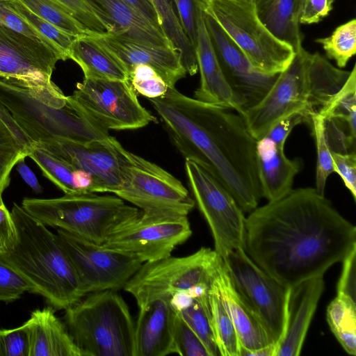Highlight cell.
<instances>
[{"instance_id": "obj_37", "label": "cell", "mask_w": 356, "mask_h": 356, "mask_svg": "<svg viewBox=\"0 0 356 356\" xmlns=\"http://www.w3.org/2000/svg\"><path fill=\"white\" fill-rule=\"evenodd\" d=\"M18 1L35 15L71 35L88 34L76 19L51 0Z\"/></svg>"}, {"instance_id": "obj_46", "label": "cell", "mask_w": 356, "mask_h": 356, "mask_svg": "<svg viewBox=\"0 0 356 356\" xmlns=\"http://www.w3.org/2000/svg\"><path fill=\"white\" fill-rule=\"evenodd\" d=\"M334 172L342 179L345 186L356 200V153L332 152Z\"/></svg>"}, {"instance_id": "obj_33", "label": "cell", "mask_w": 356, "mask_h": 356, "mask_svg": "<svg viewBox=\"0 0 356 356\" xmlns=\"http://www.w3.org/2000/svg\"><path fill=\"white\" fill-rule=\"evenodd\" d=\"M10 7L41 37L45 44L58 53L63 60L69 59V51L76 37L38 17L18 0H8Z\"/></svg>"}, {"instance_id": "obj_12", "label": "cell", "mask_w": 356, "mask_h": 356, "mask_svg": "<svg viewBox=\"0 0 356 356\" xmlns=\"http://www.w3.org/2000/svg\"><path fill=\"white\" fill-rule=\"evenodd\" d=\"M67 100L77 114L107 132L142 128L156 120L140 104L129 80L84 78Z\"/></svg>"}, {"instance_id": "obj_18", "label": "cell", "mask_w": 356, "mask_h": 356, "mask_svg": "<svg viewBox=\"0 0 356 356\" xmlns=\"http://www.w3.org/2000/svg\"><path fill=\"white\" fill-rule=\"evenodd\" d=\"M204 19L227 82L244 102L245 110L256 105L266 95L277 74L269 76L258 73L240 48L216 20L204 11Z\"/></svg>"}, {"instance_id": "obj_25", "label": "cell", "mask_w": 356, "mask_h": 356, "mask_svg": "<svg viewBox=\"0 0 356 356\" xmlns=\"http://www.w3.org/2000/svg\"><path fill=\"white\" fill-rule=\"evenodd\" d=\"M105 24L109 33L154 44L171 46L156 29L124 0H83Z\"/></svg>"}, {"instance_id": "obj_43", "label": "cell", "mask_w": 356, "mask_h": 356, "mask_svg": "<svg viewBox=\"0 0 356 356\" xmlns=\"http://www.w3.org/2000/svg\"><path fill=\"white\" fill-rule=\"evenodd\" d=\"M25 292L34 293L33 287L13 268L0 259V303L15 301Z\"/></svg>"}, {"instance_id": "obj_21", "label": "cell", "mask_w": 356, "mask_h": 356, "mask_svg": "<svg viewBox=\"0 0 356 356\" xmlns=\"http://www.w3.org/2000/svg\"><path fill=\"white\" fill-rule=\"evenodd\" d=\"M195 52L200 83L195 90L194 98L235 111L242 115L245 110L244 102L233 91L224 76L205 26L203 9L199 19Z\"/></svg>"}, {"instance_id": "obj_34", "label": "cell", "mask_w": 356, "mask_h": 356, "mask_svg": "<svg viewBox=\"0 0 356 356\" xmlns=\"http://www.w3.org/2000/svg\"><path fill=\"white\" fill-rule=\"evenodd\" d=\"M323 119L332 118L356 128V66L342 87L318 111Z\"/></svg>"}, {"instance_id": "obj_29", "label": "cell", "mask_w": 356, "mask_h": 356, "mask_svg": "<svg viewBox=\"0 0 356 356\" xmlns=\"http://www.w3.org/2000/svg\"><path fill=\"white\" fill-rule=\"evenodd\" d=\"M32 142L0 102V186L10 181L13 167L29 156Z\"/></svg>"}, {"instance_id": "obj_56", "label": "cell", "mask_w": 356, "mask_h": 356, "mask_svg": "<svg viewBox=\"0 0 356 356\" xmlns=\"http://www.w3.org/2000/svg\"><path fill=\"white\" fill-rule=\"evenodd\" d=\"M1 0H0V2H1Z\"/></svg>"}, {"instance_id": "obj_27", "label": "cell", "mask_w": 356, "mask_h": 356, "mask_svg": "<svg viewBox=\"0 0 356 356\" xmlns=\"http://www.w3.org/2000/svg\"><path fill=\"white\" fill-rule=\"evenodd\" d=\"M69 59L79 65L84 78L129 80L124 65L94 35L76 37L70 49Z\"/></svg>"}, {"instance_id": "obj_54", "label": "cell", "mask_w": 356, "mask_h": 356, "mask_svg": "<svg viewBox=\"0 0 356 356\" xmlns=\"http://www.w3.org/2000/svg\"><path fill=\"white\" fill-rule=\"evenodd\" d=\"M73 181L78 193H93V179L88 172L81 170H75Z\"/></svg>"}, {"instance_id": "obj_39", "label": "cell", "mask_w": 356, "mask_h": 356, "mask_svg": "<svg viewBox=\"0 0 356 356\" xmlns=\"http://www.w3.org/2000/svg\"><path fill=\"white\" fill-rule=\"evenodd\" d=\"M178 314L200 338L210 356L219 355L210 323L209 306L204 305L199 300H195Z\"/></svg>"}, {"instance_id": "obj_31", "label": "cell", "mask_w": 356, "mask_h": 356, "mask_svg": "<svg viewBox=\"0 0 356 356\" xmlns=\"http://www.w3.org/2000/svg\"><path fill=\"white\" fill-rule=\"evenodd\" d=\"M209 305L210 323L219 355L241 356L239 339L232 318L224 305L215 275L209 290Z\"/></svg>"}, {"instance_id": "obj_35", "label": "cell", "mask_w": 356, "mask_h": 356, "mask_svg": "<svg viewBox=\"0 0 356 356\" xmlns=\"http://www.w3.org/2000/svg\"><path fill=\"white\" fill-rule=\"evenodd\" d=\"M316 42L324 49L327 58L334 60L339 68L346 66L356 52V20L353 19L337 26L327 37Z\"/></svg>"}, {"instance_id": "obj_32", "label": "cell", "mask_w": 356, "mask_h": 356, "mask_svg": "<svg viewBox=\"0 0 356 356\" xmlns=\"http://www.w3.org/2000/svg\"><path fill=\"white\" fill-rule=\"evenodd\" d=\"M330 328L344 350L356 355V300L337 295L327 308Z\"/></svg>"}, {"instance_id": "obj_8", "label": "cell", "mask_w": 356, "mask_h": 356, "mask_svg": "<svg viewBox=\"0 0 356 356\" xmlns=\"http://www.w3.org/2000/svg\"><path fill=\"white\" fill-rule=\"evenodd\" d=\"M202 7L240 48L258 73L275 76L291 61L293 49L264 25L253 0H208L202 2Z\"/></svg>"}, {"instance_id": "obj_14", "label": "cell", "mask_w": 356, "mask_h": 356, "mask_svg": "<svg viewBox=\"0 0 356 356\" xmlns=\"http://www.w3.org/2000/svg\"><path fill=\"white\" fill-rule=\"evenodd\" d=\"M222 261L235 288L277 346L285 332L289 288L260 268L243 248L229 252Z\"/></svg>"}, {"instance_id": "obj_51", "label": "cell", "mask_w": 356, "mask_h": 356, "mask_svg": "<svg viewBox=\"0 0 356 356\" xmlns=\"http://www.w3.org/2000/svg\"><path fill=\"white\" fill-rule=\"evenodd\" d=\"M334 1V0H300V24L318 23L330 14Z\"/></svg>"}, {"instance_id": "obj_15", "label": "cell", "mask_w": 356, "mask_h": 356, "mask_svg": "<svg viewBox=\"0 0 356 356\" xmlns=\"http://www.w3.org/2000/svg\"><path fill=\"white\" fill-rule=\"evenodd\" d=\"M56 236L73 265L84 296L123 289L143 264L131 255L60 229Z\"/></svg>"}, {"instance_id": "obj_13", "label": "cell", "mask_w": 356, "mask_h": 356, "mask_svg": "<svg viewBox=\"0 0 356 356\" xmlns=\"http://www.w3.org/2000/svg\"><path fill=\"white\" fill-rule=\"evenodd\" d=\"M185 170L195 203L210 228L214 250L222 259L234 250L244 249L246 218L234 197L196 163L186 160Z\"/></svg>"}, {"instance_id": "obj_44", "label": "cell", "mask_w": 356, "mask_h": 356, "mask_svg": "<svg viewBox=\"0 0 356 356\" xmlns=\"http://www.w3.org/2000/svg\"><path fill=\"white\" fill-rule=\"evenodd\" d=\"M181 28L195 49L198 35V23L202 11L200 0H173Z\"/></svg>"}, {"instance_id": "obj_47", "label": "cell", "mask_w": 356, "mask_h": 356, "mask_svg": "<svg viewBox=\"0 0 356 356\" xmlns=\"http://www.w3.org/2000/svg\"><path fill=\"white\" fill-rule=\"evenodd\" d=\"M9 184L6 182L0 186V254L10 250L17 238L16 227L11 212L6 207L2 198L3 192Z\"/></svg>"}, {"instance_id": "obj_7", "label": "cell", "mask_w": 356, "mask_h": 356, "mask_svg": "<svg viewBox=\"0 0 356 356\" xmlns=\"http://www.w3.org/2000/svg\"><path fill=\"white\" fill-rule=\"evenodd\" d=\"M22 208L45 225L103 244L119 225L138 216L140 211L115 195L95 193L65 194L51 199L24 198Z\"/></svg>"}, {"instance_id": "obj_53", "label": "cell", "mask_w": 356, "mask_h": 356, "mask_svg": "<svg viewBox=\"0 0 356 356\" xmlns=\"http://www.w3.org/2000/svg\"><path fill=\"white\" fill-rule=\"evenodd\" d=\"M15 165L17 172L25 183L36 193H41L42 191V187L35 174L26 164L25 159H20Z\"/></svg>"}, {"instance_id": "obj_1", "label": "cell", "mask_w": 356, "mask_h": 356, "mask_svg": "<svg viewBox=\"0 0 356 356\" xmlns=\"http://www.w3.org/2000/svg\"><path fill=\"white\" fill-rule=\"evenodd\" d=\"M355 248V226L316 188H293L245 218L244 250L288 288L323 276Z\"/></svg>"}, {"instance_id": "obj_10", "label": "cell", "mask_w": 356, "mask_h": 356, "mask_svg": "<svg viewBox=\"0 0 356 356\" xmlns=\"http://www.w3.org/2000/svg\"><path fill=\"white\" fill-rule=\"evenodd\" d=\"M0 102L33 144L54 140L85 143L110 136L68 104L52 108L34 98L26 88L1 78Z\"/></svg>"}, {"instance_id": "obj_48", "label": "cell", "mask_w": 356, "mask_h": 356, "mask_svg": "<svg viewBox=\"0 0 356 356\" xmlns=\"http://www.w3.org/2000/svg\"><path fill=\"white\" fill-rule=\"evenodd\" d=\"M311 116L305 113H294L277 122L266 134V137L280 147H284L286 138L293 129L298 124L309 125Z\"/></svg>"}, {"instance_id": "obj_40", "label": "cell", "mask_w": 356, "mask_h": 356, "mask_svg": "<svg viewBox=\"0 0 356 356\" xmlns=\"http://www.w3.org/2000/svg\"><path fill=\"white\" fill-rule=\"evenodd\" d=\"M129 75L135 91L148 99L161 97L168 89L164 80L149 65H135L129 71Z\"/></svg>"}, {"instance_id": "obj_2", "label": "cell", "mask_w": 356, "mask_h": 356, "mask_svg": "<svg viewBox=\"0 0 356 356\" xmlns=\"http://www.w3.org/2000/svg\"><path fill=\"white\" fill-rule=\"evenodd\" d=\"M149 100L186 160L196 163L216 179L243 212L258 207L262 195L257 140L241 115L186 96L175 88Z\"/></svg>"}, {"instance_id": "obj_30", "label": "cell", "mask_w": 356, "mask_h": 356, "mask_svg": "<svg viewBox=\"0 0 356 356\" xmlns=\"http://www.w3.org/2000/svg\"><path fill=\"white\" fill-rule=\"evenodd\" d=\"M158 17L159 26L172 47L181 57L187 74L198 71L195 49L185 35L180 24L173 0H150Z\"/></svg>"}, {"instance_id": "obj_28", "label": "cell", "mask_w": 356, "mask_h": 356, "mask_svg": "<svg viewBox=\"0 0 356 356\" xmlns=\"http://www.w3.org/2000/svg\"><path fill=\"white\" fill-rule=\"evenodd\" d=\"M257 14L278 40L298 51L302 47L300 0H253Z\"/></svg>"}, {"instance_id": "obj_49", "label": "cell", "mask_w": 356, "mask_h": 356, "mask_svg": "<svg viewBox=\"0 0 356 356\" xmlns=\"http://www.w3.org/2000/svg\"><path fill=\"white\" fill-rule=\"evenodd\" d=\"M342 270L337 286V294L356 300V248L341 261Z\"/></svg>"}, {"instance_id": "obj_45", "label": "cell", "mask_w": 356, "mask_h": 356, "mask_svg": "<svg viewBox=\"0 0 356 356\" xmlns=\"http://www.w3.org/2000/svg\"><path fill=\"white\" fill-rule=\"evenodd\" d=\"M29 337L25 325L0 330V356H29Z\"/></svg>"}, {"instance_id": "obj_16", "label": "cell", "mask_w": 356, "mask_h": 356, "mask_svg": "<svg viewBox=\"0 0 356 356\" xmlns=\"http://www.w3.org/2000/svg\"><path fill=\"white\" fill-rule=\"evenodd\" d=\"M33 146L57 156L75 170L90 174L93 193H114L122 185L129 152L113 136L85 143L54 140L34 143Z\"/></svg>"}, {"instance_id": "obj_19", "label": "cell", "mask_w": 356, "mask_h": 356, "mask_svg": "<svg viewBox=\"0 0 356 356\" xmlns=\"http://www.w3.org/2000/svg\"><path fill=\"white\" fill-rule=\"evenodd\" d=\"M94 36L120 60L128 73L135 65H149L168 88H175L187 74L179 53L171 46L146 43L113 33Z\"/></svg>"}, {"instance_id": "obj_22", "label": "cell", "mask_w": 356, "mask_h": 356, "mask_svg": "<svg viewBox=\"0 0 356 356\" xmlns=\"http://www.w3.org/2000/svg\"><path fill=\"white\" fill-rule=\"evenodd\" d=\"M215 279L236 331L241 356H252L257 350L274 344L257 315L235 288L222 259L217 266Z\"/></svg>"}, {"instance_id": "obj_36", "label": "cell", "mask_w": 356, "mask_h": 356, "mask_svg": "<svg viewBox=\"0 0 356 356\" xmlns=\"http://www.w3.org/2000/svg\"><path fill=\"white\" fill-rule=\"evenodd\" d=\"M29 156L40 167L44 176L65 194L78 193L73 181L75 169L67 162L35 146H32Z\"/></svg>"}, {"instance_id": "obj_24", "label": "cell", "mask_w": 356, "mask_h": 356, "mask_svg": "<svg viewBox=\"0 0 356 356\" xmlns=\"http://www.w3.org/2000/svg\"><path fill=\"white\" fill-rule=\"evenodd\" d=\"M256 161L262 197L268 202L280 199L293 189L302 164L300 159H289L284 147L266 137L257 140Z\"/></svg>"}, {"instance_id": "obj_4", "label": "cell", "mask_w": 356, "mask_h": 356, "mask_svg": "<svg viewBox=\"0 0 356 356\" xmlns=\"http://www.w3.org/2000/svg\"><path fill=\"white\" fill-rule=\"evenodd\" d=\"M11 214L17 232L14 247L0 259L31 284L56 309H67L84 294L73 265L56 234L14 204Z\"/></svg>"}, {"instance_id": "obj_50", "label": "cell", "mask_w": 356, "mask_h": 356, "mask_svg": "<svg viewBox=\"0 0 356 356\" xmlns=\"http://www.w3.org/2000/svg\"><path fill=\"white\" fill-rule=\"evenodd\" d=\"M0 25L44 43L40 35L10 7L8 0L0 2Z\"/></svg>"}, {"instance_id": "obj_26", "label": "cell", "mask_w": 356, "mask_h": 356, "mask_svg": "<svg viewBox=\"0 0 356 356\" xmlns=\"http://www.w3.org/2000/svg\"><path fill=\"white\" fill-rule=\"evenodd\" d=\"M24 324L29 337V356H83L53 307L33 311Z\"/></svg>"}, {"instance_id": "obj_3", "label": "cell", "mask_w": 356, "mask_h": 356, "mask_svg": "<svg viewBox=\"0 0 356 356\" xmlns=\"http://www.w3.org/2000/svg\"><path fill=\"white\" fill-rule=\"evenodd\" d=\"M350 71L334 66L318 52L303 47L295 52L264 97L241 115L257 140L280 120L294 113L310 116L318 111L342 87Z\"/></svg>"}, {"instance_id": "obj_11", "label": "cell", "mask_w": 356, "mask_h": 356, "mask_svg": "<svg viewBox=\"0 0 356 356\" xmlns=\"http://www.w3.org/2000/svg\"><path fill=\"white\" fill-rule=\"evenodd\" d=\"M114 194L137 207L143 220L187 216L195 205L180 181L130 152L123 181Z\"/></svg>"}, {"instance_id": "obj_23", "label": "cell", "mask_w": 356, "mask_h": 356, "mask_svg": "<svg viewBox=\"0 0 356 356\" xmlns=\"http://www.w3.org/2000/svg\"><path fill=\"white\" fill-rule=\"evenodd\" d=\"M138 308L134 356H165L176 353L173 329L177 312L167 301L161 300Z\"/></svg>"}, {"instance_id": "obj_38", "label": "cell", "mask_w": 356, "mask_h": 356, "mask_svg": "<svg viewBox=\"0 0 356 356\" xmlns=\"http://www.w3.org/2000/svg\"><path fill=\"white\" fill-rule=\"evenodd\" d=\"M309 125L316 148V189L324 194L327 179L334 172L332 152L329 147L324 127L323 118L318 113L311 115Z\"/></svg>"}, {"instance_id": "obj_9", "label": "cell", "mask_w": 356, "mask_h": 356, "mask_svg": "<svg viewBox=\"0 0 356 356\" xmlns=\"http://www.w3.org/2000/svg\"><path fill=\"white\" fill-rule=\"evenodd\" d=\"M58 53L40 40L0 25V78L26 88L54 108L67 105V96L51 81Z\"/></svg>"}, {"instance_id": "obj_20", "label": "cell", "mask_w": 356, "mask_h": 356, "mask_svg": "<svg viewBox=\"0 0 356 356\" xmlns=\"http://www.w3.org/2000/svg\"><path fill=\"white\" fill-rule=\"evenodd\" d=\"M323 276L306 280L289 288L284 336L275 356H298L307 330L324 291Z\"/></svg>"}, {"instance_id": "obj_17", "label": "cell", "mask_w": 356, "mask_h": 356, "mask_svg": "<svg viewBox=\"0 0 356 356\" xmlns=\"http://www.w3.org/2000/svg\"><path fill=\"white\" fill-rule=\"evenodd\" d=\"M191 234L187 216L143 220L139 215L116 227L102 245L145 263L171 256Z\"/></svg>"}, {"instance_id": "obj_6", "label": "cell", "mask_w": 356, "mask_h": 356, "mask_svg": "<svg viewBox=\"0 0 356 356\" xmlns=\"http://www.w3.org/2000/svg\"><path fill=\"white\" fill-rule=\"evenodd\" d=\"M64 324L83 356H134L135 322L118 291L87 294L65 309Z\"/></svg>"}, {"instance_id": "obj_42", "label": "cell", "mask_w": 356, "mask_h": 356, "mask_svg": "<svg viewBox=\"0 0 356 356\" xmlns=\"http://www.w3.org/2000/svg\"><path fill=\"white\" fill-rule=\"evenodd\" d=\"M76 19L89 35L109 33L105 24L83 0H51Z\"/></svg>"}, {"instance_id": "obj_41", "label": "cell", "mask_w": 356, "mask_h": 356, "mask_svg": "<svg viewBox=\"0 0 356 356\" xmlns=\"http://www.w3.org/2000/svg\"><path fill=\"white\" fill-rule=\"evenodd\" d=\"M173 338L176 354L181 356H210L200 338L178 313L175 319Z\"/></svg>"}, {"instance_id": "obj_5", "label": "cell", "mask_w": 356, "mask_h": 356, "mask_svg": "<svg viewBox=\"0 0 356 356\" xmlns=\"http://www.w3.org/2000/svg\"><path fill=\"white\" fill-rule=\"evenodd\" d=\"M221 259L215 250L202 247L188 256L145 262L123 289L138 307L161 300L178 313L195 300L209 301V290Z\"/></svg>"}, {"instance_id": "obj_52", "label": "cell", "mask_w": 356, "mask_h": 356, "mask_svg": "<svg viewBox=\"0 0 356 356\" xmlns=\"http://www.w3.org/2000/svg\"><path fill=\"white\" fill-rule=\"evenodd\" d=\"M131 8L142 15L156 29L161 31L156 11L150 0H124ZM163 32V31H162Z\"/></svg>"}, {"instance_id": "obj_55", "label": "cell", "mask_w": 356, "mask_h": 356, "mask_svg": "<svg viewBox=\"0 0 356 356\" xmlns=\"http://www.w3.org/2000/svg\"><path fill=\"white\" fill-rule=\"evenodd\" d=\"M200 1L203 3V2H205V1H207L208 0H200Z\"/></svg>"}]
</instances>
